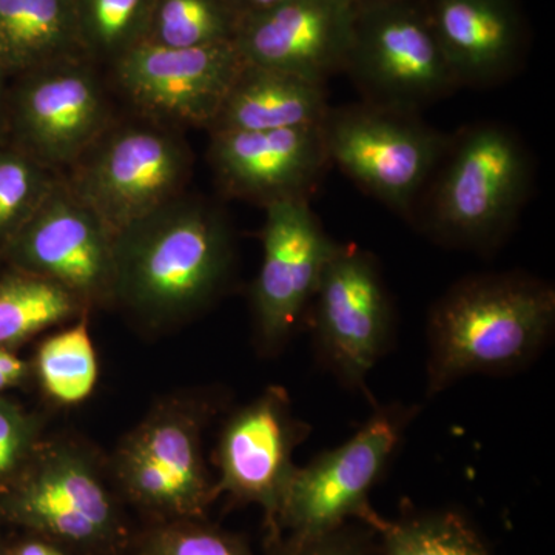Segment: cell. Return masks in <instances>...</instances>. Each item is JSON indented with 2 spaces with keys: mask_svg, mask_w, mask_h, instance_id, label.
I'll return each mask as SVG.
<instances>
[{
  "mask_svg": "<svg viewBox=\"0 0 555 555\" xmlns=\"http://www.w3.org/2000/svg\"><path fill=\"white\" fill-rule=\"evenodd\" d=\"M113 247V306L150 331L201 315L225 294L235 272L228 214L188 192L120 230Z\"/></svg>",
  "mask_w": 555,
  "mask_h": 555,
  "instance_id": "1",
  "label": "cell"
},
{
  "mask_svg": "<svg viewBox=\"0 0 555 555\" xmlns=\"http://www.w3.org/2000/svg\"><path fill=\"white\" fill-rule=\"evenodd\" d=\"M554 326L550 281L516 270L462 278L427 317V397L470 375L528 366L550 343Z\"/></svg>",
  "mask_w": 555,
  "mask_h": 555,
  "instance_id": "2",
  "label": "cell"
},
{
  "mask_svg": "<svg viewBox=\"0 0 555 555\" xmlns=\"http://www.w3.org/2000/svg\"><path fill=\"white\" fill-rule=\"evenodd\" d=\"M534 184V156L513 127L469 124L451 133L411 224L440 246L491 255L513 235Z\"/></svg>",
  "mask_w": 555,
  "mask_h": 555,
  "instance_id": "3",
  "label": "cell"
},
{
  "mask_svg": "<svg viewBox=\"0 0 555 555\" xmlns=\"http://www.w3.org/2000/svg\"><path fill=\"white\" fill-rule=\"evenodd\" d=\"M119 499L108 466L87 444L50 438L0 488V516L82 554L122 555L131 532Z\"/></svg>",
  "mask_w": 555,
  "mask_h": 555,
  "instance_id": "4",
  "label": "cell"
},
{
  "mask_svg": "<svg viewBox=\"0 0 555 555\" xmlns=\"http://www.w3.org/2000/svg\"><path fill=\"white\" fill-rule=\"evenodd\" d=\"M218 393L166 398L119 441L108 474L120 499L150 520L204 518L218 499L203 434L221 408Z\"/></svg>",
  "mask_w": 555,
  "mask_h": 555,
  "instance_id": "5",
  "label": "cell"
},
{
  "mask_svg": "<svg viewBox=\"0 0 555 555\" xmlns=\"http://www.w3.org/2000/svg\"><path fill=\"white\" fill-rule=\"evenodd\" d=\"M177 130L141 115L115 119L62 173L113 238L188 192L195 156Z\"/></svg>",
  "mask_w": 555,
  "mask_h": 555,
  "instance_id": "6",
  "label": "cell"
},
{
  "mask_svg": "<svg viewBox=\"0 0 555 555\" xmlns=\"http://www.w3.org/2000/svg\"><path fill=\"white\" fill-rule=\"evenodd\" d=\"M343 75L361 101L420 115L460 90L422 0H356Z\"/></svg>",
  "mask_w": 555,
  "mask_h": 555,
  "instance_id": "7",
  "label": "cell"
},
{
  "mask_svg": "<svg viewBox=\"0 0 555 555\" xmlns=\"http://www.w3.org/2000/svg\"><path fill=\"white\" fill-rule=\"evenodd\" d=\"M321 131L331 166L409 224L451 141L420 113L363 101L331 105Z\"/></svg>",
  "mask_w": 555,
  "mask_h": 555,
  "instance_id": "8",
  "label": "cell"
},
{
  "mask_svg": "<svg viewBox=\"0 0 555 555\" xmlns=\"http://www.w3.org/2000/svg\"><path fill=\"white\" fill-rule=\"evenodd\" d=\"M418 412L415 404L377 406L346 443L317 455L306 466H297L281 503L275 529L268 532L320 534L346 525L349 518L364 521L372 531H382L386 518L372 507L369 495Z\"/></svg>",
  "mask_w": 555,
  "mask_h": 555,
  "instance_id": "9",
  "label": "cell"
},
{
  "mask_svg": "<svg viewBox=\"0 0 555 555\" xmlns=\"http://www.w3.org/2000/svg\"><path fill=\"white\" fill-rule=\"evenodd\" d=\"M321 363L349 389L371 398L367 377L396 334V306L372 251L341 244L318 284L309 312Z\"/></svg>",
  "mask_w": 555,
  "mask_h": 555,
  "instance_id": "10",
  "label": "cell"
},
{
  "mask_svg": "<svg viewBox=\"0 0 555 555\" xmlns=\"http://www.w3.org/2000/svg\"><path fill=\"white\" fill-rule=\"evenodd\" d=\"M98 64L68 57L17 76L7 126L25 155L64 173L115 120Z\"/></svg>",
  "mask_w": 555,
  "mask_h": 555,
  "instance_id": "11",
  "label": "cell"
},
{
  "mask_svg": "<svg viewBox=\"0 0 555 555\" xmlns=\"http://www.w3.org/2000/svg\"><path fill=\"white\" fill-rule=\"evenodd\" d=\"M262 262L251 287L259 350L275 356L308 318L323 270L338 247L309 199L264 207Z\"/></svg>",
  "mask_w": 555,
  "mask_h": 555,
  "instance_id": "12",
  "label": "cell"
},
{
  "mask_svg": "<svg viewBox=\"0 0 555 555\" xmlns=\"http://www.w3.org/2000/svg\"><path fill=\"white\" fill-rule=\"evenodd\" d=\"M244 62L233 42L199 49L141 42L109 69L138 115L173 129L210 130Z\"/></svg>",
  "mask_w": 555,
  "mask_h": 555,
  "instance_id": "13",
  "label": "cell"
},
{
  "mask_svg": "<svg viewBox=\"0 0 555 555\" xmlns=\"http://www.w3.org/2000/svg\"><path fill=\"white\" fill-rule=\"evenodd\" d=\"M2 251L14 269L49 278L90 310L113 306V235L64 175Z\"/></svg>",
  "mask_w": 555,
  "mask_h": 555,
  "instance_id": "14",
  "label": "cell"
},
{
  "mask_svg": "<svg viewBox=\"0 0 555 555\" xmlns=\"http://www.w3.org/2000/svg\"><path fill=\"white\" fill-rule=\"evenodd\" d=\"M310 426L295 415L291 397L281 386H269L250 403L230 414L219 434L215 463L217 494L233 502L254 503L264 511L268 531L297 465L295 449L310 436Z\"/></svg>",
  "mask_w": 555,
  "mask_h": 555,
  "instance_id": "15",
  "label": "cell"
},
{
  "mask_svg": "<svg viewBox=\"0 0 555 555\" xmlns=\"http://www.w3.org/2000/svg\"><path fill=\"white\" fill-rule=\"evenodd\" d=\"M208 164L225 198L262 208L309 199L331 169L320 126L261 131H211Z\"/></svg>",
  "mask_w": 555,
  "mask_h": 555,
  "instance_id": "16",
  "label": "cell"
},
{
  "mask_svg": "<svg viewBox=\"0 0 555 555\" xmlns=\"http://www.w3.org/2000/svg\"><path fill=\"white\" fill-rule=\"evenodd\" d=\"M422 2L460 89H492L525 68L531 30L521 0Z\"/></svg>",
  "mask_w": 555,
  "mask_h": 555,
  "instance_id": "17",
  "label": "cell"
},
{
  "mask_svg": "<svg viewBox=\"0 0 555 555\" xmlns=\"http://www.w3.org/2000/svg\"><path fill=\"white\" fill-rule=\"evenodd\" d=\"M356 0H291L238 24L235 43L250 64L327 83L343 75Z\"/></svg>",
  "mask_w": 555,
  "mask_h": 555,
  "instance_id": "18",
  "label": "cell"
},
{
  "mask_svg": "<svg viewBox=\"0 0 555 555\" xmlns=\"http://www.w3.org/2000/svg\"><path fill=\"white\" fill-rule=\"evenodd\" d=\"M328 107L327 83L244 62L208 133L320 126Z\"/></svg>",
  "mask_w": 555,
  "mask_h": 555,
  "instance_id": "19",
  "label": "cell"
},
{
  "mask_svg": "<svg viewBox=\"0 0 555 555\" xmlns=\"http://www.w3.org/2000/svg\"><path fill=\"white\" fill-rule=\"evenodd\" d=\"M86 56L75 0H0V68L7 76Z\"/></svg>",
  "mask_w": 555,
  "mask_h": 555,
  "instance_id": "20",
  "label": "cell"
},
{
  "mask_svg": "<svg viewBox=\"0 0 555 555\" xmlns=\"http://www.w3.org/2000/svg\"><path fill=\"white\" fill-rule=\"evenodd\" d=\"M90 309L49 278L14 269L0 278V347L13 350L50 328L87 317Z\"/></svg>",
  "mask_w": 555,
  "mask_h": 555,
  "instance_id": "21",
  "label": "cell"
},
{
  "mask_svg": "<svg viewBox=\"0 0 555 555\" xmlns=\"http://www.w3.org/2000/svg\"><path fill=\"white\" fill-rule=\"evenodd\" d=\"M35 372L43 393L60 406H78L93 396L100 361L89 328L79 318L40 343Z\"/></svg>",
  "mask_w": 555,
  "mask_h": 555,
  "instance_id": "22",
  "label": "cell"
},
{
  "mask_svg": "<svg viewBox=\"0 0 555 555\" xmlns=\"http://www.w3.org/2000/svg\"><path fill=\"white\" fill-rule=\"evenodd\" d=\"M155 0H75L83 53L112 65L144 42Z\"/></svg>",
  "mask_w": 555,
  "mask_h": 555,
  "instance_id": "23",
  "label": "cell"
},
{
  "mask_svg": "<svg viewBox=\"0 0 555 555\" xmlns=\"http://www.w3.org/2000/svg\"><path fill=\"white\" fill-rule=\"evenodd\" d=\"M238 17L228 0H155L144 42L199 49L233 42Z\"/></svg>",
  "mask_w": 555,
  "mask_h": 555,
  "instance_id": "24",
  "label": "cell"
},
{
  "mask_svg": "<svg viewBox=\"0 0 555 555\" xmlns=\"http://www.w3.org/2000/svg\"><path fill=\"white\" fill-rule=\"evenodd\" d=\"M382 555H491L476 529L452 511L386 520Z\"/></svg>",
  "mask_w": 555,
  "mask_h": 555,
  "instance_id": "25",
  "label": "cell"
},
{
  "mask_svg": "<svg viewBox=\"0 0 555 555\" xmlns=\"http://www.w3.org/2000/svg\"><path fill=\"white\" fill-rule=\"evenodd\" d=\"M60 177L20 149H0V250L30 221Z\"/></svg>",
  "mask_w": 555,
  "mask_h": 555,
  "instance_id": "26",
  "label": "cell"
},
{
  "mask_svg": "<svg viewBox=\"0 0 555 555\" xmlns=\"http://www.w3.org/2000/svg\"><path fill=\"white\" fill-rule=\"evenodd\" d=\"M129 555H254L243 537L204 518L150 521L131 534Z\"/></svg>",
  "mask_w": 555,
  "mask_h": 555,
  "instance_id": "27",
  "label": "cell"
},
{
  "mask_svg": "<svg viewBox=\"0 0 555 555\" xmlns=\"http://www.w3.org/2000/svg\"><path fill=\"white\" fill-rule=\"evenodd\" d=\"M42 420L0 396V488L20 474L42 443Z\"/></svg>",
  "mask_w": 555,
  "mask_h": 555,
  "instance_id": "28",
  "label": "cell"
},
{
  "mask_svg": "<svg viewBox=\"0 0 555 555\" xmlns=\"http://www.w3.org/2000/svg\"><path fill=\"white\" fill-rule=\"evenodd\" d=\"M268 555H371L363 535L343 525L332 531L313 535H291L284 532H268Z\"/></svg>",
  "mask_w": 555,
  "mask_h": 555,
  "instance_id": "29",
  "label": "cell"
},
{
  "mask_svg": "<svg viewBox=\"0 0 555 555\" xmlns=\"http://www.w3.org/2000/svg\"><path fill=\"white\" fill-rule=\"evenodd\" d=\"M7 555H87L79 553L62 545V543L54 542V540L47 539V537L30 534L22 539L11 550H7Z\"/></svg>",
  "mask_w": 555,
  "mask_h": 555,
  "instance_id": "30",
  "label": "cell"
},
{
  "mask_svg": "<svg viewBox=\"0 0 555 555\" xmlns=\"http://www.w3.org/2000/svg\"><path fill=\"white\" fill-rule=\"evenodd\" d=\"M30 374V366L14 356L13 350L0 347V393L13 389L25 382Z\"/></svg>",
  "mask_w": 555,
  "mask_h": 555,
  "instance_id": "31",
  "label": "cell"
},
{
  "mask_svg": "<svg viewBox=\"0 0 555 555\" xmlns=\"http://www.w3.org/2000/svg\"><path fill=\"white\" fill-rule=\"evenodd\" d=\"M230 9L236 14L238 21L247 20V17L258 16V14L268 13L291 2V0H228Z\"/></svg>",
  "mask_w": 555,
  "mask_h": 555,
  "instance_id": "32",
  "label": "cell"
},
{
  "mask_svg": "<svg viewBox=\"0 0 555 555\" xmlns=\"http://www.w3.org/2000/svg\"><path fill=\"white\" fill-rule=\"evenodd\" d=\"M7 78L9 76L0 68V131L7 127V115H9V90H7Z\"/></svg>",
  "mask_w": 555,
  "mask_h": 555,
  "instance_id": "33",
  "label": "cell"
},
{
  "mask_svg": "<svg viewBox=\"0 0 555 555\" xmlns=\"http://www.w3.org/2000/svg\"><path fill=\"white\" fill-rule=\"evenodd\" d=\"M0 555H7V551L2 550V547H0Z\"/></svg>",
  "mask_w": 555,
  "mask_h": 555,
  "instance_id": "34",
  "label": "cell"
}]
</instances>
